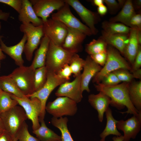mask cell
I'll return each instance as SVG.
<instances>
[{
	"mask_svg": "<svg viewBox=\"0 0 141 141\" xmlns=\"http://www.w3.org/2000/svg\"><path fill=\"white\" fill-rule=\"evenodd\" d=\"M50 40L44 36L42 38L39 48L36 51L31 65L35 69L45 66L46 57Z\"/></svg>",
	"mask_w": 141,
	"mask_h": 141,
	"instance_id": "cell-24",
	"label": "cell"
},
{
	"mask_svg": "<svg viewBox=\"0 0 141 141\" xmlns=\"http://www.w3.org/2000/svg\"><path fill=\"white\" fill-rule=\"evenodd\" d=\"M0 119L5 130L15 137L28 118L23 109L17 105L1 113Z\"/></svg>",
	"mask_w": 141,
	"mask_h": 141,
	"instance_id": "cell-4",
	"label": "cell"
},
{
	"mask_svg": "<svg viewBox=\"0 0 141 141\" xmlns=\"http://www.w3.org/2000/svg\"><path fill=\"white\" fill-rule=\"evenodd\" d=\"M112 141H123L124 138L123 135L120 136H114L112 138Z\"/></svg>",
	"mask_w": 141,
	"mask_h": 141,
	"instance_id": "cell-49",
	"label": "cell"
},
{
	"mask_svg": "<svg viewBox=\"0 0 141 141\" xmlns=\"http://www.w3.org/2000/svg\"><path fill=\"white\" fill-rule=\"evenodd\" d=\"M74 54L50 41L45 66L48 70L57 74L65 65L69 64Z\"/></svg>",
	"mask_w": 141,
	"mask_h": 141,
	"instance_id": "cell-3",
	"label": "cell"
},
{
	"mask_svg": "<svg viewBox=\"0 0 141 141\" xmlns=\"http://www.w3.org/2000/svg\"><path fill=\"white\" fill-rule=\"evenodd\" d=\"M105 138H101L99 141H105Z\"/></svg>",
	"mask_w": 141,
	"mask_h": 141,
	"instance_id": "cell-55",
	"label": "cell"
},
{
	"mask_svg": "<svg viewBox=\"0 0 141 141\" xmlns=\"http://www.w3.org/2000/svg\"><path fill=\"white\" fill-rule=\"evenodd\" d=\"M61 141V140H60V141Z\"/></svg>",
	"mask_w": 141,
	"mask_h": 141,
	"instance_id": "cell-59",
	"label": "cell"
},
{
	"mask_svg": "<svg viewBox=\"0 0 141 141\" xmlns=\"http://www.w3.org/2000/svg\"><path fill=\"white\" fill-rule=\"evenodd\" d=\"M77 103L65 97H58L46 105L45 110L53 117L59 118L64 116H73L78 110Z\"/></svg>",
	"mask_w": 141,
	"mask_h": 141,
	"instance_id": "cell-8",
	"label": "cell"
},
{
	"mask_svg": "<svg viewBox=\"0 0 141 141\" xmlns=\"http://www.w3.org/2000/svg\"><path fill=\"white\" fill-rule=\"evenodd\" d=\"M113 72L121 82L130 83L132 81L133 78L132 74L127 69H119Z\"/></svg>",
	"mask_w": 141,
	"mask_h": 141,
	"instance_id": "cell-36",
	"label": "cell"
},
{
	"mask_svg": "<svg viewBox=\"0 0 141 141\" xmlns=\"http://www.w3.org/2000/svg\"><path fill=\"white\" fill-rule=\"evenodd\" d=\"M137 38L139 44H141V30H138L137 33Z\"/></svg>",
	"mask_w": 141,
	"mask_h": 141,
	"instance_id": "cell-51",
	"label": "cell"
},
{
	"mask_svg": "<svg viewBox=\"0 0 141 141\" xmlns=\"http://www.w3.org/2000/svg\"><path fill=\"white\" fill-rule=\"evenodd\" d=\"M48 70L45 66L35 69L34 76V92L42 88L45 83Z\"/></svg>",
	"mask_w": 141,
	"mask_h": 141,
	"instance_id": "cell-32",
	"label": "cell"
},
{
	"mask_svg": "<svg viewBox=\"0 0 141 141\" xmlns=\"http://www.w3.org/2000/svg\"><path fill=\"white\" fill-rule=\"evenodd\" d=\"M135 13L132 1L126 0L120 11L116 15L111 18L109 21L113 22H120L129 27L130 20Z\"/></svg>",
	"mask_w": 141,
	"mask_h": 141,
	"instance_id": "cell-23",
	"label": "cell"
},
{
	"mask_svg": "<svg viewBox=\"0 0 141 141\" xmlns=\"http://www.w3.org/2000/svg\"><path fill=\"white\" fill-rule=\"evenodd\" d=\"M37 15L41 18L43 22L46 21L52 12L58 10L65 3L62 0H31Z\"/></svg>",
	"mask_w": 141,
	"mask_h": 141,
	"instance_id": "cell-15",
	"label": "cell"
},
{
	"mask_svg": "<svg viewBox=\"0 0 141 141\" xmlns=\"http://www.w3.org/2000/svg\"><path fill=\"white\" fill-rule=\"evenodd\" d=\"M83 71L81 75V87L82 92L86 91L89 92V85L90 82L95 75L101 69V66L94 61L90 56H88L85 60Z\"/></svg>",
	"mask_w": 141,
	"mask_h": 141,
	"instance_id": "cell-18",
	"label": "cell"
},
{
	"mask_svg": "<svg viewBox=\"0 0 141 141\" xmlns=\"http://www.w3.org/2000/svg\"><path fill=\"white\" fill-rule=\"evenodd\" d=\"M130 83L123 82L114 86H106L101 83L94 84L96 90L102 92L110 98V105L118 110L124 109L126 107V111L120 112L122 114L127 113L137 115L141 111H138L132 104L129 96L128 88Z\"/></svg>",
	"mask_w": 141,
	"mask_h": 141,
	"instance_id": "cell-1",
	"label": "cell"
},
{
	"mask_svg": "<svg viewBox=\"0 0 141 141\" xmlns=\"http://www.w3.org/2000/svg\"><path fill=\"white\" fill-rule=\"evenodd\" d=\"M120 82L116 75L112 72L106 75L100 83L105 85L111 86L118 85Z\"/></svg>",
	"mask_w": 141,
	"mask_h": 141,
	"instance_id": "cell-37",
	"label": "cell"
},
{
	"mask_svg": "<svg viewBox=\"0 0 141 141\" xmlns=\"http://www.w3.org/2000/svg\"><path fill=\"white\" fill-rule=\"evenodd\" d=\"M97 94H91L88 97V101L91 105L96 110L99 121L102 122L104 113L109 107L110 98L103 92L100 91Z\"/></svg>",
	"mask_w": 141,
	"mask_h": 141,
	"instance_id": "cell-19",
	"label": "cell"
},
{
	"mask_svg": "<svg viewBox=\"0 0 141 141\" xmlns=\"http://www.w3.org/2000/svg\"><path fill=\"white\" fill-rule=\"evenodd\" d=\"M15 137L18 141H40L37 137H34L30 133L28 125L25 122Z\"/></svg>",
	"mask_w": 141,
	"mask_h": 141,
	"instance_id": "cell-35",
	"label": "cell"
},
{
	"mask_svg": "<svg viewBox=\"0 0 141 141\" xmlns=\"http://www.w3.org/2000/svg\"><path fill=\"white\" fill-rule=\"evenodd\" d=\"M1 28V23L0 21V30ZM6 58V56L3 53L2 51L0 46V60H2Z\"/></svg>",
	"mask_w": 141,
	"mask_h": 141,
	"instance_id": "cell-52",
	"label": "cell"
},
{
	"mask_svg": "<svg viewBox=\"0 0 141 141\" xmlns=\"http://www.w3.org/2000/svg\"><path fill=\"white\" fill-rule=\"evenodd\" d=\"M108 45L102 39H93L86 44L85 51L89 55L98 53L107 52Z\"/></svg>",
	"mask_w": 141,
	"mask_h": 141,
	"instance_id": "cell-31",
	"label": "cell"
},
{
	"mask_svg": "<svg viewBox=\"0 0 141 141\" xmlns=\"http://www.w3.org/2000/svg\"><path fill=\"white\" fill-rule=\"evenodd\" d=\"M2 91V90L1 89L0 87V93Z\"/></svg>",
	"mask_w": 141,
	"mask_h": 141,
	"instance_id": "cell-57",
	"label": "cell"
},
{
	"mask_svg": "<svg viewBox=\"0 0 141 141\" xmlns=\"http://www.w3.org/2000/svg\"><path fill=\"white\" fill-rule=\"evenodd\" d=\"M129 34H111L103 30L100 37L108 44L112 46L123 55L126 46L124 42L128 38Z\"/></svg>",
	"mask_w": 141,
	"mask_h": 141,
	"instance_id": "cell-22",
	"label": "cell"
},
{
	"mask_svg": "<svg viewBox=\"0 0 141 141\" xmlns=\"http://www.w3.org/2000/svg\"><path fill=\"white\" fill-rule=\"evenodd\" d=\"M0 87L3 91L13 94L17 97L22 98L26 97L8 75L0 77Z\"/></svg>",
	"mask_w": 141,
	"mask_h": 141,
	"instance_id": "cell-28",
	"label": "cell"
},
{
	"mask_svg": "<svg viewBox=\"0 0 141 141\" xmlns=\"http://www.w3.org/2000/svg\"><path fill=\"white\" fill-rule=\"evenodd\" d=\"M103 30L111 34H129L131 28L120 23L105 21L102 23Z\"/></svg>",
	"mask_w": 141,
	"mask_h": 141,
	"instance_id": "cell-30",
	"label": "cell"
},
{
	"mask_svg": "<svg viewBox=\"0 0 141 141\" xmlns=\"http://www.w3.org/2000/svg\"><path fill=\"white\" fill-rule=\"evenodd\" d=\"M97 10V13L99 15L103 16L107 13L108 9L107 7L104 4H103L98 7Z\"/></svg>",
	"mask_w": 141,
	"mask_h": 141,
	"instance_id": "cell-45",
	"label": "cell"
},
{
	"mask_svg": "<svg viewBox=\"0 0 141 141\" xmlns=\"http://www.w3.org/2000/svg\"><path fill=\"white\" fill-rule=\"evenodd\" d=\"M67 27V33L62 47L72 53L81 52L83 49V43L87 36L78 30Z\"/></svg>",
	"mask_w": 141,
	"mask_h": 141,
	"instance_id": "cell-16",
	"label": "cell"
},
{
	"mask_svg": "<svg viewBox=\"0 0 141 141\" xmlns=\"http://www.w3.org/2000/svg\"><path fill=\"white\" fill-rule=\"evenodd\" d=\"M107 122L106 126L103 132L100 134L101 138H105L110 135H113L116 136H120L121 135L118 131L116 124L117 120L113 117L112 111L110 108L109 107L105 112Z\"/></svg>",
	"mask_w": 141,
	"mask_h": 141,
	"instance_id": "cell-26",
	"label": "cell"
},
{
	"mask_svg": "<svg viewBox=\"0 0 141 141\" xmlns=\"http://www.w3.org/2000/svg\"><path fill=\"white\" fill-rule=\"evenodd\" d=\"M116 127L118 130L124 133L123 141H130L131 138L135 139L141 129V111L126 120L118 121Z\"/></svg>",
	"mask_w": 141,
	"mask_h": 141,
	"instance_id": "cell-14",
	"label": "cell"
},
{
	"mask_svg": "<svg viewBox=\"0 0 141 141\" xmlns=\"http://www.w3.org/2000/svg\"><path fill=\"white\" fill-rule=\"evenodd\" d=\"M129 27L141 30V15L140 13H135L133 16L130 22Z\"/></svg>",
	"mask_w": 141,
	"mask_h": 141,
	"instance_id": "cell-41",
	"label": "cell"
},
{
	"mask_svg": "<svg viewBox=\"0 0 141 141\" xmlns=\"http://www.w3.org/2000/svg\"><path fill=\"white\" fill-rule=\"evenodd\" d=\"M141 66V48L140 45L139 47L138 50L135 58L134 62L131 66L132 72L140 68Z\"/></svg>",
	"mask_w": 141,
	"mask_h": 141,
	"instance_id": "cell-43",
	"label": "cell"
},
{
	"mask_svg": "<svg viewBox=\"0 0 141 141\" xmlns=\"http://www.w3.org/2000/svg\"><path fill=\"white\" fill-rule=\"evenodd\" d=\"M22 0H0V3L7 4L15 10L18 13L22 7Z\"/></svg>",
	"mask_w": 141,
	"mask_h": 141,
	"instance_id": "cell-40",
	"label": "cell"
},
{
	"mask_svg": "<svg viewBox=\"0 0 141 141\" xmlns=\"http://www.w3.org/2000/svg\"><path fill=\"white\" fill-rule=\"evenodd\" d=\"M63 1L74 9L83 22L91 30L93 35H96L98 31L95 27V25L101 20L98 13L88 9L78 0Z\"/></svg>",
	"mask_w": 141,
	"mask_h": 141,
	"instance_id": "cell-12",
	"label": "cell"
},
{
	"mask_svg": "<svg viewBox=\"0 0 141 141\" xmlns=\"http://www.w3.org/2000/svg\"><path fill=\"white\" fill-rule=\"evenodd\" d=\"M43 27L44 36L56 45L62 47L67 33V27L60 21L51 18L43 22Z\"/></svg>",
	"mask_w": 141,
	"mask_h": 141,
	"instance_id": "cell-11",
	"label": "cell"
},
{
	"mask_svg": "<svg viewBox=\"0 0 141 141\" xmlns=\"http://www.w3.org/2000/svg\"><path fill=\"white\" fill-rule=\"evenodd\" d=\"M41 123L40 127L37 129L33 131L40 141H59L61 136L58 135L46 126L44 119L39 121Z\"/></svg>",
	"mask_w": 141,
	"mask_h": 141,
	"instance_id": "cell-25",
	"label": "cell"
},
{
	"mask_svg": "<svg viewBox=\"0 0 141 141\" xmlns=\"http://www.w3.org/2000/svg\"><path fill=\"white\" fill-rule=\"evenodd\" d=\"M17 104V102L11 97L10 93L3 91L0 93V114Z\"/></svg>",
	"mask_w": 141,
	"mask_h": 141,
	"instance_id": "cell-33",
	"label": "cell"
},
{
	"mask_svg": "<svg viewBox=\"0 0 141 141\" xmlns=\"http://www.w3.org/2000/svg\"><path fill=\"white\" fill-rule=\"evenodd\" d=\"M51 18L60 21L67 27L78 30L87 36L93 35L90 29L73 14L66 3L56 13H52Z\"/></svg>",
	"mask_w": 141,
	"mask_h": 141,
	"instance_id": "cell-10",
	"label": "cell"
},
{
	"mask_svg": "<svg viewBox=\"0 0 141 141\" xmlns=\"http://www.w3.org/2000/svg\"><path fill=\"white\" fill-rule=\"evenodd\" d=\"M107 54L105 63L100 71L93 78V83H100L107 74L119 69H125L131 71V67L129 63L114 47L108 45Z\"/></svg>",
	"mask_w": 141,
	"mask_h": 141,
	"instance_id": "cell-2",
	"label": "cell"
},
{
	"mask_svg": "<svg viewBox=\"0 0 141 141\" xmlns=\"http://www.w3.org/2000/svg\"><path fill=\"white\" fill-rule=\"evenodd\" d=\"M18 19L22 23H31L35 26L42 25L43 22L41 19L36 15L32 5L28 0H22L21 10L19 13Z\"/></svg>",
	"mask_w": 141,
	"mask_h": 141,
	"instance_id": "cell-20",
	"label": "cell"
},
{
	"mask_svg": "<svg viewBox=\"0 0 141 141\" xmlns=\"http://www.w3.org/2000/svg\"><path fill=\"white\" fill-rule=\"evenodd\" d=\"M126 1L122 0H118V3L119 4L120 8L123 7Z\"/></svg>",
	"mask_w": 141,
	"mask_h": 141,
	"instance_id": "cell-53",
	"label": "cell"
},
{
	"mask_svg": "<svg viewBox=\"0 0 141 141\" xmlns=\"http://www.w3.org/2000/svg\"><path fill=\"white\" fill-rule=\"evenodd\" d=\"M134 5H133L134 8L136 9H140L141 7V0H137L134 1Z\"/></svg>",
	"mask_w": 141,
	"mask_h": 141,
	"instance_id": "cell-48",
	"label": "cell"
},
{
	"mask_svg": "<svg viewBox=\"0 0 141 141\" xmlns=\"http://www.w3.org/2000/svg\"><path fill=\"white\" fill-rule=\"evenodd\" d=\"M13 141H18V140L16 137H14Z\"/></svg>",
	"mask_w": 141,
	"mask_h": 141,
	"instance_id": "cell-56",
	"label": "cell"
},
{
	"mask_svg": "<svg viewBox=\"0 0 141 141\" xmlns=\"http://www.w3.org/2000/svg\"><path fill=\"white\" fill-rule=\"evenodd\" d=\"M81 73L75 77L71 82H66L61 84L55 93L57 97L68 98L77 103L80 102L83 98L81 87Z\"/></svg>",
	"mask_w": 141,
	"mask_h": 141,
	"instance_id": "cell-13",
	"label": "cell"
},
{
	"mask_svg": "<svg viewBox=\"0 0 141 141\" xmlns=\"http://www.w3.org/2000/svg\"><path fill=\"white\" fill-rule=\"evenodd\" d=\"M35 69L31 65L19 67L8 75L25 96L34 92V76Z\"/></svg>",
	"mask_w": 141,
	"mask_h": 141,
	"instance_id": "cell-6",
	"label": "cell"
},
{
	"mask_svg": "<svg viewBox=\"0 0 141 141\" xmlns=\"http://www.w3.org/2000/svg\"><path fill=\"white\" fill-rule=\"evenodd\" d=\"M85 61L81 58L77 54H73L69 65L72 74L75 77L81 73L85 63Z\"/></svg>",
	"mask_w": 141,
	"mask_h": 141,
	"instance_id": "cell-34",
	"label": "cell"
},
{
	"mask_svg": "<svg viewBox=\"0 0 141 141\" xmlns=\"http://www.w3.org/2000/svg\"><path fill=\"white\" fill-rule=\"evenodd\" d=\"M19 28L20 31L27 36L23 52L27 60L30 61L34 51L37 48L44 36L43 25L36 26L31 23H23L21 24Z\"/></svg>",
	"mask_w": 141,
	"mask_h": 141,
	"instance_id": "cell-7",
	"label": "cell"
},
{
	"mask_svg": "<svg viewBox=\"0 0 141 141\" xmlns=\"http://www.w3.org/2000/svg\"><path fill=\"white\" fill-rule=\"evenodd\" d=\"M128 93L133 105L138 111H141V81L130 83Z\"/></svg>",
	"mask_w": 141,
	"mask_h": 141,
	"instance_id": "cell-27",
	"label": "cell"
},
{
	"mask_svg": "<svg viewBox=\"0 0 141 141\" xmlns=\"http://www.w3.org/2000/svg\"><path fill=\"white\" fill-rule=\"evenodd\" d=\"M106 4L111 14H114L120 8L119 4L115 0H103Z\"/></svg>",
	"mask_w": 141,
	"mask_h": 141,
	"instance_id": "cell-42",
	"label": "cell"
},
{
	"mask_svg": "<svg viewBox=\"0 0 141 141\" xmlns=\"http://www.w3.org/2000/svg\"><path fill=\"white\" fill-rule=\"evenodd\" d=\"M89 56L96 63L103 67L106 61L107 54V52H103Z\"/></svg>",
	"mask_w": 141,
	"mask_h": 141,
	"instance_id": "cell-38",
	"label": "cell"
},
{
	"mask_svg": "<svg viewBox=\"0 0 141 141\" xmlns=\"http://www.w3.org/2000/svg\"><path fill=\"white\" fill-rule=\"evenodd\" d=\"M11 97L16 100L24 109L27 117L32 124L33 131L38 129L40 126L39 118L42 111V105L37 98H30L26 96L20 98L10 94Z\"/></svg>",
	"mask_w": 141,
	"mask_h": 141,
	"instance_id": "cell-9",
	"label": "cell"
},
{
	"mask_svg": "<svg viewBox=\"0 0 141 141\" xmlns=\"http://www.w3.org/2000/svg\"><path fill=\"white\" fill-rule=\"evenodd\" d=\"M93 2L95 5L98 7L103 4V0H94Z\"/></svg>",
	"mask_w": 141,
	"mask_h": 141,
	"instance_id": "cell-50",
	"label": "cell"
},
{
	"mask_svg": "<svg viewBox=\"0 0 141 141\" xmlns=\"http://www.w3.org/2000/svg\"><path fill=\"white\" fill-rule=\"evenodd\" d=\"M67 81H68L61 78L56 73L48 70L46 81L43 87L31 94L26 96L30 98H37L40 102L42 109L39 121L44 119L46 101L51 92L57 86Z\"/></svg>",
	"mask_w": 141,
	"mask_h": 141,
	"instance_id": "cell-5",
	"label": "cell"
},
{
	"mask_svg": "<svg viewBox=\"0 0 141 141\" xmlns=\"http://www.w3.org/2000/svg\"><path fill=\"white\" fill-rule=\"evenodd\" d=\"M132 73L133 78H136L141 79V69L140 68L135 70Z\"/></svg>",
	"mask_w": 141,
	"mask_h": 141,
	"instance_id": "cell-47",
	"label": "cell"
},
{
	"mask_svg": "<svg viewBox=\"0 0 141 141\" xmlns=\"http://www.w3.org/2000/svg\"><path fill=\"white\" fill-rule=\"evenodd\" d=\"M14 138L5 130L0 134V141H13Z\"/></svg>",
	"mask_w": 141,
	"mask_h": 141,
	"instance_id": "cell-44",
	"label": "cell"
},
{
	"mask_svg": "<svg viewBox=\"0 0 141 141\" xmlns=\"http://www.w3.org/2000/svg\"><path fill=\"white\" fill-rule=\"evenodd\" d=\"M138 30L131 28L129 33V42L126 45L123 55L127 60L129 63L132 65L138 52L140 45L137 38V33Z\"/></svg>",
	"mask_w": 141,
	"mask_h": 141,
	"instance_id": "cell-21",
	"label": "cell"
},
{
	"mask_svg": "<svg viewBox=\"0 0 141 141\" xmlns=\"http://www.w3.org/2000/svg\"><path fill=\"white\" fill-rule=\"evenodd\" d=\"M72 72L69 64L65 65L57 74L61 78L68 81Z\"/></svg>",
	"mask_w": 141,
	"mask_h": 141,
	"instance_id": "cell-39",
	"label": "cell"
},
{
	"mask_svg": "<svg viewBox=\"0 0 141 141\" xmlns=\"http://www.w3.org/2000/svg\"><path fill=\"white\" fill-rule=\"evenodd\" d=\"M24 34L22 38L18 43L10 46L6 45L2 40V37L0 36V46L2 51L13 59L16 64L19 67L24 66V63L22 54L27 41V37L26 35Z\"/></svg>",
	"mask_w": 141,
	"mask_h": 141,
	"instance_id": "cell-17",
	"label": "cell"
},
{
	"mask_svg": "<svg viewBox=\"0 0 141 141\" xmlns=\"http://www.w3.org/2000/svg\"><path fill=\"white\" fill-rule=\"evenodd\" d=\"M68 119L66 117L57 118L53 117L51 119L52 125L61 132V141H74L68 128Z\"/></svg>",
	"mask_w": 141,
	"mask_h": 141,
	"instance_id": "cell-29",
	"label": "cell"
},
{
	"mask_svg": "<svg viewBox=\"0 0 141 141\" xmlns=\"http://www.w3.org/2000/svg\"><path fill=\"white\" fill-rule=\"evenodd\" d=\"M10 16V13L9 12H6L3 11L0 9V20L5 21H7Z\"/></svg>",
	"mask_w": 141,
	"mask_h": 141,
	"instance_id": "cell-46",
	"label": "cell"
},
{
	"mask_svg": "<svg viewBox=\"0 0 141 141\" xmlns=\"http://www.w3.org/2000/svg\"></svg>",
	"mask_w": 141,
	"mask_h": 141,
	"instance_id": "cell-58",
	"label": "cell"
},
{
	"mask_svg": "<svg viewBox=\"0 0 141 141\" xmlns=\"http://www.w3.org/2000/svg\"><path fill=\"white\" fill-rule=\"evenodd\" d=\"M5 130L3 124L0 119V134Z\"/></svg>",
	"mask_w": 141,
	"mask_h": 141,
	"instance_id": "cell-54",
	"label": "cell"
}]
</instances>
